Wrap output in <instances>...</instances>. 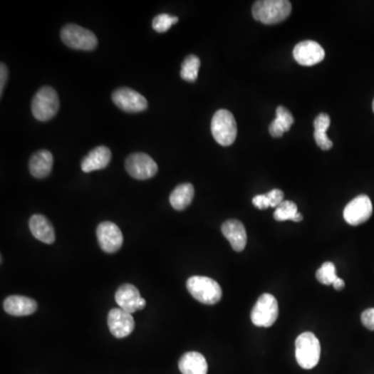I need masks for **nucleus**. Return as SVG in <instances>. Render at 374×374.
I'll use <instances>...</instances> for the list:
<instances>
[{"label": "nucleus", "mask_w": 374, "mask_h": 374, "mask_svg": "<svg viewBox=\"0 0 374 374\" xmlns=\"http://www.w3.org/2000/svg\"><path fill=\"white\" fill-rule=\"evenodd\" d=\"M292 6L287 0H259L251 8L253 17L263 24H278L291 14Z\"/></svg>", "instance_id": "f257e3e1"}, {"label": "nucleus", "mask_w": 374, "mask_h": 374, "mask_svg": "<svg viewBox=\"0 0 374 374\" xmlns=\"http://www.w3.org/2000/svg\"><path fill=\"white\" fill-rule=\"evenodd\" d=\"M187 287L192 298L204 305H215L223 296L219 283L208 276H192L187 280Z\"/></svg>", "instance_id": "f03ea898"}, {"label": "nucleus", "mask_w": 374, "mask_h": 374, "mask_svg": "<svg viewBox=\"0 0 374 374\" xmlns=\"http://www.w3.org/2000/svg\"><path fill=\"white\" fill-rule=\"evenodd\" d=\"M321 343L311 332L299 335L296 340V358L299 366L303 369H312L321 359Z\"/></svg>", "instance_id": "7ed1b4c3"}, {"label": "nucleus", "mask_w": 374, "mask_h": 374, "mask_svg": "<svg viewBox=\"0 0 374 374\" xmlns=\"http://www.w3.org/2000/svg\"><path fill=\"white\" fill-rule=\"evenodd\" d=\"M58 108L60 98L56 90L51 87L41 88L31 101V113L38 121H49L58 113Z\"/></svg>", "instance_id": "20e7f679"}, {"label": "nucleus", "mask_w": 374, "mask_h": 374, "mask_svg": "<svg viewBox=\"0 0 374 374\" xmlns=\"http://www.w3.org/2000/svg\"><path fill=\"white\" fill-rule=\"evenodd\" d=\"M212 133L217 144L221 146H231L237 137V124L232 113L219 110L213 115Z\"/></svg>", "instance_id": "39448f33"}, {"label": "nucleus", "mask_w": 374, "mask_h": 374, "mask_svg": "<svg viewBox=\"0 0 374 374\" xmlns=\"http://www.w3.org/2000/svg\"><path fill=\"white\" fill-rule=\"evenodd\" d=\"M61 38L68 47L76 50H94L98 40L93 31L76 24H68L61 31Z\"/></svg>", "instance_id": "423d86ee"}, {"label": "nucleus", "mask_w": 374, "mask_h": 374, "mask_svg": "<svg viewBox=\"0 0 374 374\" xmlns=\"http://www.w3.org/2000/svg\"><path fill=\"white\" fill-rule=\"evenodd\" d=\"M279 316L278 301L271 294H264L258 298L251 312V323L260 328L274 326Z\"/></svg>", "instance_id": "0eeeda50"}, {"label": "nucleus", "mask_w": 374, "mask_h": 374, "mask_svg": "<svg viewBox=\"0 0 374 374\" xmlns=\"http://www.w3.org/2000/svg\"><path fill=\"white\" fill-rule=\"evenodd\" d=\"M127 173L137 180H148L158 172L157 163L146 153H133L125 162Z\"/></svg>", "instance_id": "6e6552de"}, {"label": "nucleus", "mask_w": 374, "mask_h": 374, "mask_svg": "<svg viewBox=\"0 0 374 374\" xmlns=\"http://www.w3.org/2000/svg\"><path fill=\"white\" fill-rule=\"evenodd\" d=\"M373 212L371 199L366 194H360L357 198L351 199L344 208L343 217L346 223L351 226H359L366 223Z\"/></svg>", "instance_id": "1a4fd4ad"}, {"label": "nucleus", "mask_w": 374, "mask_h": 374, "mask_svg": "<svg viewBox=\"0 0 374 374\" xmlns=\"http://www.w3.org/2000/svg\"><path fill=\"white\" fill-rule=\"evenodd\" d=\"M113 103L126 113H140L148 108V101L142 94L130 88H120L113 93Z\"/></svg>", "instance_id": "9d476101"}, {"label": "nucleus", "mask_w": 374, "mask_h": 374, "mask_svg": "<svg viewBox=\"0 0 374 374\" xmlns=\"http://www.w3.org/2000/svg\"><path fill=\"white\" fill-rule=\"evenodd\" d=\"M97 238L100 248L108 254L119 251L123 244L121 229L112 222H103L99 224L97 228Z\"/></svg>", "instance_id": "9b49d317"}, {"label": "nucleus", "mask_w": 374, "mask_h": 374, "mask_svg": "<svg viewBox=\"0 0 374 374\" xmlns=\"http://www.w3.org/2000/svg\"><path fill=\"white\" fill-rule=\"evenodd\" d=\"M108 324L110 333L118 339H123L129 336L135 326L133 315L121 308L110 310L108 313Z\"/></svg>", "instance_id": "f8f14e48"}, {"label": "nucleus", "mask_w": 374, "mask_h": 374, "mask_svg": "<svg viewBox=\"0 0 374 374\" xmlns=\"http://www.w3.org/2000/svg\"><path fill=\"white\" fill-rule=\"evenodd\" d=\"M324 56V49L315 41H303L294 49V58L296 63L307 67L323 62Z\"/></svg>", "instance_id": "ddd939ff"}, {"label": "nucleus", "mask_w": 374, "mask_h": 374, "mask_svg": "<svg viewBox=\"0 0 374 374\" xmlns=\"http://www.w3.org/2000/svg\"><path fill=\"white\" fill-rule=\"evenodd\" d=\"M222 232L234 251H242L246 248L248 237H246V228L241 222L237 219H229L224 222L222 226Z\"/></svg>", "instance_id": "4468645a"}, {"label": "nucleus", "mask_w": 374, "mask_h": 374, "mask_svg": "<svg viewBox=\"0 0 374 374\" xmlns=\"http://www.w3.org/2000/svg\"><path fill=\"white\" fill-rule=\"evenodd\" d=\"M4 309L12 316H28L37 311L38 303L27 296H11L4 299Z\"/></svg>", "instance_id": "2eb2a0df"}, {"label": "nucleus", "mask_w": 374, "mask_h": 374, "mask_svg": "<svg viewBox=\"0 0 374 374\" xmlns=\"http://www.w3.org/2000/svg\"><path fill=\"white\" fill-rule=\"evenodd\" d=\"M112 160V152L105 146H99L93 149L81 162V170L85 173L99 171L110 165Z\"/></svg>", "instance_id": "dca6fc26"}, {"label": "nucleus", "mask_w": 374, "mask_h": 374, "mask_svg": "<svg viewBox=\"0 0 374 374\" xmlns=\"http://www.w3.org/2000/svg\"><path fill=\"white\" fill-rule=\"evenodd\" d=\"M29 229L36 239L46 244L56 241V232L48 219L42 214H33L29 219Z\"/></svg>", "instance_id": "f3484780"}, {"label": "nucleus", "mask_w": 374, "mask_h": 374, "mask_svg": "<svg viewBox=\"0 0 374 374\" xmlns=\"http://www.w3.org/2000/svg\"><path fill=\"white\" fill-rule=\"evenodd\" d=\"M29 172L35 178L43 179L48 177L53 167V156L48 150L36 152L28 163Z\"/></svg>", "instance_id": "a211bd4d"}, {"label": "nucleus", "mask_w": 374, "mask_h": 374, "mask_svg": "<svg viewBox=\"0 0 374 374\" xmlns=\"http://www.w3.org/2000/svg\"><path fill=\"white\" fill-rule=\"evenodd\" d=\"M115 298L119 307L125 311L130 313V314L140 310L138 309V303H140L142 296H140L137 288L133 285L124 284L120 286L115 292Z\"/></svg>", "instance_id": "6ab92c4d"}, {"label": "nucleus", "mask_w": 374, "mask_h": 374, "mask_svg": "<svg viewBox=\"0 0 374 374\" xmlns=\"http://www.w3.org/2000/svg\"><path fill=\"white\" fill-rule=\"evenodd\" d=\"M182 374H207L208 364L205 357L197 351H189L181 357L178 363Z\"/></svg>", "instance_id": "aec40b11"}, {"label": "nucleus", "mask_w": 374, "mask_h": 374, "mask_svg": "<svg viewBox=\"0 0 374 374\" xmlns=\"http://www.w3.org/2000/svg\"><path fill=\"white\" fill-rule=\"evenodd\" d=\"M294 123V118L291 113L284 106H279L276 110V119L269 125V133L271 137H282L285 133L290 130Z\"/></svg>", "instance_id": "412c9836"}, {"label": "nucleus", "mask_w": 374, "mask_h": 374, "mask_svg": "<svg viewBox=\"0 0 374 374\" xmlns=\"http://www.w3.org/2000/svg\"><path fill=\"white\" fill-rule=\"evenodd\" d=\"M331 126V118L328 113H321L315 118L314 137L317 146L321 150H331L333 148V142L326 135V131Z\"/></svg>", "instance_id": "4be33fe9"}, {"label": "nucleus", "mask_w": 374, "mask_h": 374, "mask_svg": "<svg viewBox=\"0 0 374 374\" xmlns=\"http://www.w3.org/2000/svg\"><path fill=\"white\" fill-rule=\"evenodd\" d=\"M194 196V188L190 183L178 185L170 196V203L174 209L185 210L192 204Z\"/></svg>", "instance_id": "5701e85b"}, {"label": "nucleus", "mask_w": 374, "mask_h": 374, "mask_svg": "<svg viewBox=\"0 0 374 374\" xmlns=\"http://www.w3.org/2000/svg\"><path fill=\"white\" fill-rule=\"evenodd\" d=\"M274 219L278 222L294 221L296 223L303 221V215L298 212V206L292 201H283L274 213Z\"/></svg>", "instance_id": "b1692460"}, {"label": "nucleus", "mask_w": 374, "mask_h": 374, "mask_svg": "<svg viewBox=\"0 0 374 374\" xmlns=\"http://www.w3.org/2000/svg\"><path fill=\"white\" fill-rule=\"evenodd\" d=\"M199 66H201V61L198 56L189 54L185 58L181 66V78L189 83H194L198 78Z\"/></svg>", "instance_id": "393cba45"}, {"label": "nucleus", "mask_w": 374, "mask_h": 374, "mask_svg": "<svg viewBox=\"0 0 374 374\" xmlns=\"http://www.w3.org/2000/svg\"><path fill=\"white\" fill-rule=\"evenodd\" d=\"M316 279L323 285H333L337 280L336 267L334 263L326 262L316 271Z\"/></svg>", "instance_id": "a878e982"}, {"label": "nucleus", "mask_w": 374, "mask_h": 374, "mask_svg": "<svg viewBox=\"0 0 374 374\" xmlns=\"http://www.w3.org/2000/svg\"><path fill=\"white\" fill-rule=\"evenodd\" d=\"M178 21V17H174L169 14H160L154 18L153 21H152V26H153L154 31H157V33H167L171 28L172 25L176 24Z\"/></svg>", "instance_id": "bb28decb"}, {"label": "nucleus", "mask_w": 374, "mask_h": 374, "mask_svg": "<svg viewBox=\"0 0 374 374\" xmlns=\"http://www.w3.org/2000/svg\"><path fill=\"white\" fill-rule=\"evenodd\" d=\"M267 198L271 202V207L276 208L283 201H284V192L280 189H273L267 192Z\"/></svg>", "instance_id": "cd10ccee"}, {"label": "nucleus", "mask_w": 374, "mask_h": 374, "mask_svg": "<svg viewBox=\"0 0 374 374\" xmlns=\"http://www.w3.org/2000/svg\"><path fill=\"white\" fill-rule=\"evenodd\" d=\"M363 326L369 331H374V308L365 310L361 315Z\"/></svg>", "instance_id": "c85d7f7f"}, {"label": "nucleus", "mask_w": 374, "mask_h": 374, "mask_svg": "<svg viewBox=\"0 0 374 374\" xmlns=\"http://www.w3.org/2000/svg\"><path fill=\"white\" fill-rule=\"evenodd\" d=\"M253 204L255 207L260 210H265L271 207V202H269L266 194H258V196L254 197Z\"/></svg>", "instance_id": "c756f323"}, {"label": "nucleus", "mask_w": 374, "mask_h": 374, "mask_svg": "<svg viewBox=\"0 0 374 374\" xmlns=\"http://www.w3.org/2000/svg\"><path fill=\"white\" fill-rule=\"evenodd\" d=\"M9 70L8 67L1 63L0 65V95L4 94V87H6V81H8Z\"/></svg>", "instance_id": "7c9ffc66"}, {"label": "nucleus", "mask_w": 374, "mask_h": 374, "mask_svg": "<svg viewBox=\"0 0 374 374\" xmlns=\"http://www.w3.org/2000/svg\"><path fill=\"white\" fill-rule=\"evenodd\" d=\"M333 286H334L336 290H342L346 287V283H344L342 279L338 278L337 280L335 281L334 284H333Z\"/></svg>", "instance_id": "2f4dec72"}, {"label": "nucleus", "mask_w": 374, "mask_h": 374, "mask_svg": "<svg viewBox=\"0 0 374 374\" xmlns=\"http://www.w3.org/2000/svg\"><path fill=\"white\" fill-rule=\"evenodd\" d=\"M373 113H374V100H373Z\"/></svg>", "instance_id": "473e14b6"}]
</instances>
